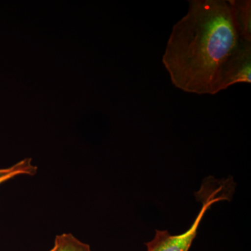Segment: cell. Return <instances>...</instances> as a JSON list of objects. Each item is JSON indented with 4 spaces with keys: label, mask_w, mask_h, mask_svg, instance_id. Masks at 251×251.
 Masks as SVG:
<instances>
[{
    "label": "cell",
    "mask_w": 251,
    "mask_h": 251,
    "mask_svg": "<svg viewBox=\"0 0 251 251\" xmlns=\"http://www.w3.org/2000/svg\"><path fill=\"white\" fill-rule=\"evenodd\" d=\"M187 14L173 26L162 62L173 85L187 93L224 90L229 64L247 42L226 0H191Z\"/></svg>",
    "instance_id": "1"
},
{
    "label": "cell",
    "mask_w": 251,
    "mask_h": 251,
    "mask_svg": "<svg viewBox=\"0 0 251 251\" xmlns=\"http://www.w3.org/2000/svg\"><path fill=\"white\" fill-rule=\"evenodd\" d=\"M223 186L215 188L207 193L205 197L201 198L202 206L199 214L191 227L184 233L172 235L167 230H156L152 240L146 243L147 251H188L192 245L193 240L197 235V231L202 218L206 211L214 203L227 199Z\"/></svg>",
    "instance_id": "2"
},
{
    "label": "cell",
    "mask_w": 251,
    "mask_h": 251,
    "mask_svg": "<svg viewBox=\"0 0 251 251\" xmlns=\"http://www.w3.org/2000/svg\"><path fill=\"white\" fill-rule=\"evenodd\" d=\"M251 42H247L229 64L224 90L237 83L251 82Z\"/></svg>",
    "instance_id": "3"
},
{
    "label": "cell",
    "mask_w": 251,
    "mask_h": 251,
    "mask_svg": "<svg viewBox=\"0 0 251 251\" xmlns=\"http://www.w3.org/2000/svg\"><path fill=\"white\" fill-rule=\"evenodd\" d=\"M234 21L244 40L251 42V0H229Z\"/></svg>",
    "instance_id": "4"
},
{
    "label": "cell",
    "mask_w": 251,
    "mask_h": 251,
    "mask_svg": "<svg viewBox=\"0 0 251 251\" xmlns=\"http://www.w3.org/2000/svg\"><path fill=\"white\" fill-rule=\"evenodd\" d=\"M37 169L29 158L18 162L9 168H0V184L20 175L34 176L37 173Z\"/></svg>",
    "instance_id": "5"
},
{
    "label": "cell",
    "mask_w": 251,
    "mask_h": 251,
    "mask_svg": "<svg viewBox=\"0 0 251 251\" xmlns=\"http://www.w3.org/2000/svg\"><path fill=\"white\" fill-rule=\"evenodd\" d=\"M54 246L56 251H92L88 244L81 242L71 233L56 236Z\"/></svg>",
    "instance_id": "6"
},
{
    "label": "cell",
    "mask_w": 251,
    "mask_h": 251,
    "mask_svg": "<svg viewBox=\"0 0 251 251\" xmlns=\"http://www.w3.org/2000/svg\"><path fill=\"white\" fill-rule=\"evenodd\" d=\"M49 251H56V248L53 246V247L52 248V249H50V250Z\"/></svg>",
    "instance_id": "7"
}]
</instances>
